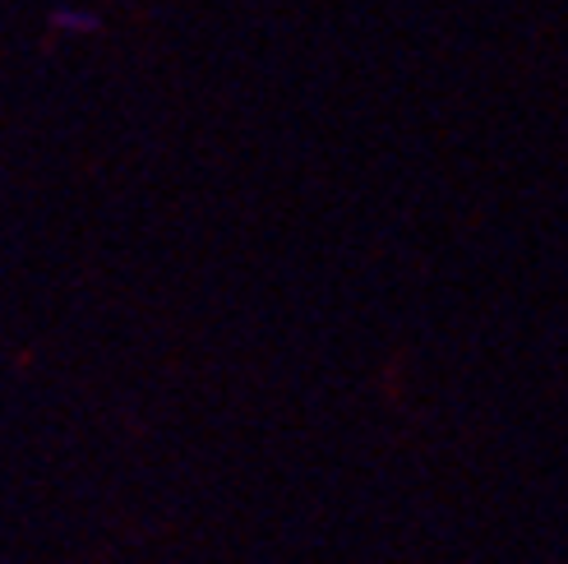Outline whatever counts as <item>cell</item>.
Returning <instances> with one entry per match:
<instances>
[{"instance_id": "6da1fadb", "label": "cell", "mask_w": 568, "mask_h": 564, "mask_svg": "<svg viewBox=\"0 0 568 564\" xmlns=\"http://www.w3.org/2000/svg\"><path fill=\"white\" fill-rule=\"evenodd\" d=\"M51 28H98V19L93 14H74V10H55Z\"/></svg>"}]
</instances>
